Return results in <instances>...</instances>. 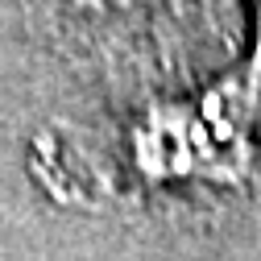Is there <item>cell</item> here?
<instances>
[{"instance_id": "cell-1", "label": "cell", "mask_w": 261, "mask_h": 261, "mask_svg": "<svg viewBox=\"0 0 261 261\" xmlns=\"http://www.w3.org/2000/svg\"><path fill=\"white\" fill-rule=\"evenodd\" d=\"M46 178L87 191L133 195H237L261 178V104L228 67L212 83L149 95L108 128V149L71 137L46 149Z\"/></svg>"}, {"instance_id": "cell-2", "label": "cell", "mask_w": 261, "mask_h": 261, "mask_svg": "<svg viewBox=\"0 0 261 261\" xmlns=\"http://www.w3.org/2000/svg\"><path fill=\"white\" fill-rule=\"evenodd\" d=\"M38 38L100 67L187 75L232 38L224 0H0Z\"/></svg>"}, {"instance_id": "cell-3", "label": "cell", "mask_w": 261, "mask_h": 261, "mask_svg": "<svg viewBox=\"0 0 261 261\" xmlns=\"http://www.w3.org/2000/svg\"><path fill=\"white\" fill-rule=\"evenodd\" d=\"M245 21H249V42H245L249 50L232 71L245 83V91L261 104V0H245Z\"/></svg>"}]
</instances>
